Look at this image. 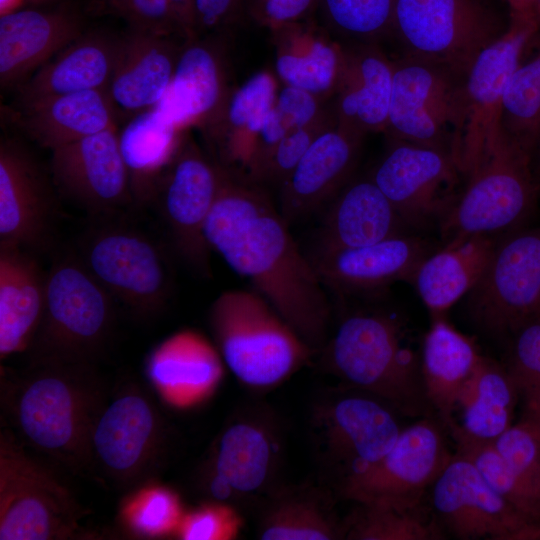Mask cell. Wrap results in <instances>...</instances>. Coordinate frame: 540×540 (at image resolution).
<instances>
[{
    "label": "cell",
    "mask_w": 540,
    "mask_h": 540,
    "mask_svg": "<svg viewBox=\"0 0 540 540\" xmlns=\"http://www.w3.org/2000/svg\"><path fill=\"white\" fill-rule=\"evenodd\" d=\"M220 167L204 227L210 250L248 279L314 352L322 350L330 321L325 284L264 187Z\"/></svg>",
    "instance_id": "6da1fadb"
},
{
    "label": "cell",
    "mask_w": 540,
    "mask_h": 540,
    "mask_svg": "<svg viewBox=\"0 0 540 540\" xmlns=\"http://www.w3.org/2000/svg\"><path fill=\"white\" fill-rule=\"evenodd\" d=\"M15 382L10 412L19 441L59 461L82 464L102 403L90 363L33 361Z\"/></svg>",
    "instance_id": "7a4b0ae2"
},
{
    "label": "cell",
    "mask_w": 540,
    "mask_h": 540,
    "mask_svg": "<svg viewBox=\"0 0 540 540\" xmlns=\"http://www.w3.org/2000/svg\"><path fill=\"white\" fill-rule=\"evenodd\" d=\"M323 349L330 368L352 388L406 416H424L431 408L420 359L396 317L381 312L349 315Z\"/></svg>",
    "instance_id": "3957f363"
},
{
    "label": "cell",
    "mask_w": 540,
    "mask_h": 540,
    "mask_svg": "<svg viewBox=\"0 0 540 540\" xmlns=\"http://www.w3.org/2000/svg\"><path fill=\"white\" fill-rule=\"evenodd\" d=\"M208 320L222 360L253 388L282 382L314 352L257 291L222 292L212 302Z\"/></svg>",
    "instance_id": "277c9868"
},
{
    "label": "cell",
    "mask_w": 540,
    "mask_h": 540,
    "mask_svg": "<svg viewBox=\"0 0 540 540\" xmlns=\"http://www.w3.org/2000/svg\"><path fill=\"white\" fill-rule=\"evenodd\" d=\"M115 301L77 253L55 257L47 270L42 320L30 347L33 361L91 363L110 336Z\"/></svg>",
    "instance_id": "5b68a950"
},
{
    "label": "cell",
    "mask_w": 540,
    "mask_h": 540,
    "mask_svg": "<svg viewBox=\"0 0 540 540\" xmlns=\"http://www.w3.org/2000/svg\"><path fill=\"white\" fill-rule=\"evenodd\" d=\"M467 178L464 190L440 221L447 240L520 229L540 196L532 157L504 133Z\"/></svg>",
    "instance_id": "8992f818"
},
{
    "label": "cell",
    "mask_w": 540,
    "mask_h": 540,
    "mask_svg": "<svg viewBox=\"0 0 540 540\" xmlns=\"http://www.w3.org/2000/svg\"><path fill=\"white\" fill-rule=\"evenodd\" d=\"M114 218L96 220L76 253L115 300L139 315H154L171 293L167 258L148 234Z\"/></svg>",
    "instance_id": "52a82bcc"
},
{
    "label": "cell",
    "mask_w": 540,
    "mask_h": 540,
    "mask_svg": "<svg viewBox=\"0 0 540 540\" xmlns=\"http://www.w3.org/2000/svg\"><path fill=\"white\" fill-rule=\"evenodd\" d=\"M81 516L69 489L32 458L8 431L0 438V539L74 536Z\"/></svg>",
    "instance_id": "ba28073f"
},
{
    "label": "cell",
    "mask_w": 540,
    "mask_h": 540,
    "mask_svg": "<svg viewBox=\"0 0 540 540\" xmlns=\"http://www.w3.org/2000/svg\"><path fill=\"white\" fill-rule=\"evenodd\" d=\"M506 29L479 0H395L391 33L406 55L464 77Z\"/></svg>",
    "instance_id": "9c48e42d"
},
{
    "label": "cell",
    "mask_w": 540,
    "mask_h": 540,
    "mask_svg": "<svg viewBox=\"0 0 540 540\" xmlns=\"http://www.w3.org/2000/svg\"><path fill=\"white\" fill-rule=\"evenodd\" d=\"M538 31L536 21L510 19L505 32L479 53L463 77L461 118L452 155L464 176L477 168L503 135L506 84Z\"/></svg>",
    "instance_id": "30bf717a"
},
{
    "label": "cell",
    "mask_w": 540,
    "mask_h": 540,
    "mask_svg": "<svg viewBox=\"0 0 540 540\" xmlns=\"http://www.w3.org/2000/svg\"><path fill=\"white\" fill-rule=\"evenodd\" d=\"M220 180V165L206 155L187 129L152 200L174 251L202 276L210 273L211 250L204 227L217 197Z\"/></svg>",
    "instance_id": "8fae6325"
},
{
    "label": "cell",
    "mask_w": 540,
    "mask_h": 540,
    "mask_svg": "<svg viewBox=\"0 0 540 540\" xmlns=\"http://www.w3.org/2000/svg\"><path fill=\"white\" fill-rule=\"evenodd\" d=\"M462 80L440 65L410 55L393 61L385 133L452 155L461 118Z\"/></svg>",
    "instance_id": "7c38bea8"
},
{
    "label": "cell",
    "mask_w": 540,
    "mask_h": 540,
    "mask_svg": "<svg viewBox=\"0 0 540 540\" xmlns=\"http://www.w3.org/2000/svg\"><path fill=\"white\" fill-rule=\"evenodd\" d=\"M468 311L483 331L512 334L540 316V225L517 229L498 243L476 285Z\"/></svg>",
    "instance_id": "4fadbf2b"
},
{
    "label": "cell",
    "mask_w": 540,
    "mask_h": 540,
    "mask_svg": "<svg viewBox=\"0 0 540 540\" xmlns=\"http://www.w3.org/2000/svg\"><path fill=\"white\" fill-rule=\"evenodd\" d=\"M451 456L439 426L422 418L403 428L379 461L342 478L340 494L356 504L421 508L424 494Z\"/></svg>",
    "instance_id": "5bb4252c"
},
{
    "label": "cell",
    "mask_w": 540,
    "mask_h": 540,
    "mask_svg": "<svg viewBox=\"0 0 540 540\" xmlns=\"http://www.w3.org/2000/svg\"><path fill=\"white\" fill-rule=\"evenodd\" d=\"M51 174L20 140L0 141V246L33 254L50 250L59 218Z\"/></svg>",
    "instance_id": "9a60e30c"
},
{
    "label": "cell",
    "mask_w": 540,
    "mask_h": 540,
    "mask_svg": "<svg viewBox=\"0 0 540 540\" xmlns=\"http://www.w3.org/2000/svg\"><path fill=\"white\" fill-rule=\"evenodd\" d=\"M462 174L451 154L389 138V145L369 177L406 225L440 221L460 194Z\"/></svg>",
    "instance_id": "2e32d148"
},
{
    "label": "cell",
    "mask_w": 540,
    "mask_h": 540,
    "mask_svg": "<svg viewBox=\"0 0 540 540\" xmlns=\"http://www.w3.org/2000/svg\"><path fill=\"white\" fill-rule=\"evenodd\" d=\"M48 169L59 196L95 220L134 204L117 126L52 150Z\"/></svg>",
    "instance_id": "e0dca14e"
},
{
    "label": "cell",
    "mask_w": 540,
    "mask_h": 540,
    "mask_svg": "<svg viewBox=\"0 0 540 540\" xmlns=\"http://www.w3.org/2000/svg\"><path fill=\"white\" fill-rule=\"evenodd\" d=\"M429 490L442 524L459 539H529L537 525L495 492L475 465L457 452Z\"/></svg>",
    "instance_id": "ac0fdd59"
},
{
    "label": "cell",
    "mask_w": 540,
    "mask_h": 540,
    "mask_svg": "<svg viewBox=\"0 0 540 540\" xmlns=\"http://www.w3.org/2000/svg\"><path fill=\"white\" fill-rule=\"evenodd\" d=\"M394 411L362 391L337 396L316 409L320 446L342 478L379 461L393 447L403 429Z\"/></svg>",
    "instance_id": "d6986e66"
},
{
    "label": "cell",
    "mask_w": 540,
    "mask_h": 540,
    "mask_svg": "<svg viewBox=\"0 0 540 540\" xmlns=\"http://www.w3.org/2000/svg\"><path fill=\"white\" fill-rule=\"evenodd\" d=\"M232 34L208 33L184 39L170 86L156 109L180 130L206 127L225 104Z\"/></svg>",
    "instance_id": "ffe728a7"
},
{
    "label": "cell",
    "mask_w": 540,
    "mask_h": 540,
    "mask_svg": "<svg viewBox=\"0 0 540 540\" xmlns=\"http://www.w3.org/2000/svg\"><path fill=\"white\" fill-rule=\"evenodd\" d=\"M162 436L161 418L139 390L101 403L89 436L88 458L115 481H130L148 466Z\"/></svg>",
    "instance_id": "44dd1931"
},
{
    "label": "cell",
    "mask_w": 540,
    "mask_h": 540,
    "mask_svg": "<svg viewBox=\"0 0 540 540\" xmlns=\"http://www.w3.org/2000/svg\"><path fill=\"white\" fill-rule=\"evenodd\" d=\"M184 39L129 28L119 36L106 89L117 122L155 108L167 92Z\"/></svg>",
    "instance_id": "7402d4cb"
},
{
    "label": "cell",
    "mask_w": 540,
    "mask_h": 540,
    "mask_svg": "<svg viewBox=\"0 0 540 540\" xmlns=\"http://www.w3.org/2000/svg\"><path fill=\"white\" fill-rule=\"evenodd\" d=\"M363 140L336 123L313 140L278 189V209L289 225L328 204L352 180Z\"/></svg>",
    "instance_id": "603a6c76"
},
{
    "label": "cell",
    "mask_w": 540,
    "mask_h": 540,
    "mask_svg": "<svg viewBox=\"0 0 540 540\" xmlns=\"http://www.w3.org/2000/svg\"><path fill=\"white\" fill-rule=\"evenodd\" d=\"M279 447L269 425L241 417L220 434L206 479L208 495L220 503L261 493L277 469Z\"/></svg>",
    "instance_id": "cb8c5ba5"
},
{
    "label": "cell",
    "mask_w": 540,
    "mask_h": 540,
    "mask_svg": "<svg viewBox=\"0 0 540 540\" xmlns=\"http://www.w3.org/2000/svg\"><path fill=\"white\" fill-rule=\"evenodd\" d=\"M84 32L82 17L68 6L16 8L1 14V87L17 89Z\"/></svg>",
    "instance_id": "d4e9b609"
},
{
    "label": "cell",
    "mask_w": 540,
    "mask_h": 540,
    "mask_svg": "<svg viewBox=\"0 0 540 540\" xmlns=\"http://www.w3.org/2000/svg\"><path fill=\"white\" fill-rule=\"evenodd\" d=\"M393 85V61L376 43L344 45L340 79L331 99L336 124L366 136L385 132Z\"/></svg>",
    "instance_id": "484cf974"
},
{
    "label": "cell",
    "mask_w": 540,
    "mask_h": 540,
    "mask_svg": "<svg viewBox=\"0 0 540 540\" xmlns=\"http://www.w3.org/2000/svg\"><path fill=\"white\" fill-rule=\"evenodd\" d=\"M424 241L396 235L363 247L308 256L327 286L343 292H365L396 281H412L428 256Z\"/></svg>",
    "instance_id": "4316f807"
},
{
    "label": "cell",
    "mask_w": 540,
    "mask_h": 540,
    "mask_svg": "<svg viewBox=\"0 0 540 540\" xmlns=\"http://www.w3.org/2000/svg\"><path fill=\"white\" fill-rule=\"evenodd\" d=\"M275 73L262 70L232 88L216 117L201 132L218 164L241 176L279 92Z\"/></svg>",
    "instance_id": "83f0119b"
},
{
    "label": "cell",
    "mask_w": 540,
    "mask_h": 540,
    "mask_svg": "<svg viewBox=\"0 0 540 540\" xmlns=\"http://www.w3.org/2000/svg\"><path fill=\"white\" fill-rule=\"evenodd\" d=\"M405 226L369 175L354 179L328 203L311 255L374 244L404 234Z\"/></svg>",
    "instance_id": "f1b7e54d"
},
{
    "label": "cell",
    "mask_w": 540,
    "mask_h": 540,
    "mask_svg": "<svg viewBox=\"0 0 540 540\" xmlns=\"http://www.w3.org/2000/svg\"><path fill=\"white\" fill-rule=\"evenodd\" d=\"M118 41L119 36L85 31L17 88V107L63 94L106 90Z\"/></svg>",
    "instance_id": "f546056e"
},
{
    "label": "cell",
    "mask_w": 540,
    "mask_h": 540,
    "mask_svg": "<svg viewBox=\"0 0 540 540\" xmlns=\"http://www.w3.org/2000/svg\"><path fill=\"white\" fill-rule=\"evenodd\" d=\"M271 33L279 82L331 101L343 67L344 45L312 17Z\"/></svg>",
    "instance_id": "4dcf8cb0"
},
{
    "label": "cell",
    "mask_w": 540,
    "mask_h": 540,
    "mask_svg": "<svg viewBox=\"0 0 540 540\" xmlns=\"http://www.w3.org/2000/svg\"><path fill=\"white\" fill-rule=\"evenodd\" d=\"M46 275L36 255L0 246V357L30 349L45 304Z\"/></svg>",
    "instance_id": "1f68e13d"
},
{
    "label": "cell",
    "mask_w": 540,
    "mask_h": 540,
    "mask_svg": "<svg viewBox=\"0 0 540 540\" xmlns=\"http://www.w3.org/2000/svg\"><path fill=\"white\" fill-rule=\"evenodd\" d=\"M15 115L18 127L50 151L118 124L106 90L49 97L17 107Z\"/></svg>",
    "instance_id": "d6a6232c"
},
{
    "label": "cell",
    "mask_w": 540,
    "mask_h": 540,
    "mask_svg": "<svg viewBox=\"0 0 540 540\" xmlns=\"http://www.w3.org/2000/svg\"><path fill=\"white\" fill-rule=\"evenodd\" d=\"M497 243L492 235L453 237L420 263L411 282L432 318L445 317L446 311L473 289Z\"/></svg>",
    "instance_id": "836d02e7"
},
{
    "label": "cell",
    "mask_w": 540,
    "mask_h": 540,
    "mask_svg": "<svg viewBox=\"0 0 540 540\" xmlns=\"http://www.w3.org/2000/svg\"><path fill=\"white\" fill-rule=\"evenodd\" d=\"M483 356L475 342L445 317L432 318L421 349L426 398L445 426L454 420L459 395Z\"/></svg>",
    "instance_id": "e575fe53"
},
{
    "label": "cell",
    "mask_w": 540,
    "mask_h": 540,
    "mask_svg": "<svg viewBox=\"0 0 540 540\" xmlns=\"http://www.w3.org/2000/svg\"><path fill=\"white\" fill-rule=\"evenodd\" d=\"M184 131L168 122L156 107L122 124L118 130L119 146L134 204L140 206L152 202L158 182Z\"/></svg>",
    "instance_id": "d590c367"
},
{
    "label": "cell",
    "mask_w": 540,
    "mask_h": 540,
    "mask_svg": "<svg viewBox=\"0 0 540 540\" xmlns=\"http://www.w3.org/2000/svg\"><path fill=\"white\" fill-rule=\"evenodd\" d=\"M516 387L506 368L483 356L458 398L461 422L446 425L478 441L493 442L511 424Z\"/></svg>",
    "instance_id": "8d00e7d4"
},
{
    "label": "cell",
    "mask_w": 540,
    "mask_h": 540,
    "mask_svg": "<svg viewBox=\"0 0 540 540\" xmlns=\"http://www.w3.org/2000/svg\"><path fill=\"white\" fill-rule=\"evenodd\" d=\"M257 535L262 540L344 539V525L324 495L297 489L280 492L269 501Z\"/></svg>",
    "instance_id": "74e56055"
},
{
    "label": "cell",
    "mask_w": 540,
    "mask_h": 540,
    "mask_svg": "<svg viewBox=\"0 0 540 540\" xmlns=\"http://www.w3.org/2000/svg\"><path fill=\"white\" fill-rule=\"evenodd\" d=\"M151 379L177 394L205 391L221 375V355L203 336L179 332L162 342L148 360Z\"/></svg>",
    "instance_id": "f35d334b"
},
{
    "label": "cell",
    "mask_w": 540,
    "mask_h": 540,
    "mask_svg": "<svg viewBox=\"0 0 540 540\" xmlns=\"http://www.w3.org/2000/svg\"><path fill=\"white\" fill-rule=\"evenodd\" d=\"M534 43L535 53L509 77L501 115L503 133L531 157L540 136V30Z\"/></svg>",
    "instance_id": "ab89813d"
},
{
    "label": "cell",
    "mask_w": 540,
    "mask_h": 540,
    "mask_svg": "<svg viewBox=\"0 0 540 540\" xmlns=\"http://www.w3.org/2000/svg\"><path fill=\"white\" fill-rule=\"evenodd\" d=\"M343 525L344 539L352 540H434L444 536L423 507L358 504Z\"/></svg>",
    "instance_id": "60d3db41"
},
{
    "label": "cell",
    "mask_w": 540,
    "mask_h": 540,
    "mask_svg": "<svg viewBox=\"0 0 540 540\" xmlns=\"http://www.w3.org/2000/svg\"><path fill=\"white\" fill-rule=\"evenodd\" d=\"M456 443V452L469 459L487 483L534 524L540 523V492L520 477L502 458L493 442L469 438L448 429Z\"/></svg>",
    "instance_id": "b9f144b4"
},
{
    "label": "cell",
    "mask_w": 540,
    "mask_h": 540,
    "mask_svg": "<svg viewBox=\"0 0 540 540\" xmlns=\"http://www.w3.org/2000/svg\"><path fill=\"white\" fill-rule=\"evenodd\" d=\"M395 0H320L324 26L352 43H376L391 33Z\"/></svg>",
    "instance_id": "7bdbcfd3"
},
{
    "label": "cell",
    "mask_w": 540,
    "mask_h": 540,
    "mask_svg": "<svg viewBox=\"0 0 540 540\" xmlns=\"http://www.w3.org/2000/svg\"><path fill=\"white\" fill-rule=\"evenodd\" d=\"M506 369L523 401V417L540 424V316L512 334Z\"/></svg>",
    "instance_id": "ee69618b"
},
{
    "label": "cell",
    "mask_w": 540,
    "mask_h": 540,
    "mask_svg": "<svg viewBox=\"0 0 540 540\" xmlns=\"http://www.w3.org/2000/svg\"><path fill=\"white\" fill-rule=\"evenodd\" d=\"M335 123L332 114L314 125L289 132L250 169L245 178L262 187L279 189L313 140Z\"/></svg>",
    "instance_id": "f6af8a7d"
},
{
    "label": "cell",
    "mask_w": 540,
    "mask_h": 540,
    "mask_svg": "<svg viewBox=\"0 0 540 540\" xmlns=\"http://www.w3.org/2000/svg\"><path fill=\"white\" fill-rule=\"evenodd\" d=\"M493 445L508 465L540 492V424L522 417L500 434Z\"/></svg>",
    "instance_id": "bcb514c9"
},
{
    "label": "cell",
    "mask_w": 540,
    "mask_h": 540,
    "mask_svg": "<svg viewBox=\"0 0 540 540\" xmlns=\"http://www.w3.org/2000/svg\"><path fill=\"white\" fill-rule=\"evenodd\" d=\"M273 109L288 133L314 125L333 114L331 101L286 85L279 89Z\"/></svg>",
    "instance_id": "7dc6e473"
},
{
    "label": "cell",
    "mask_w": 540,
    "mask_h": 540,
    "mask_svg": "<svg viewBox=\"0 0 540 540\" xmlns=\"http://www.w3.org/2000/svg\"><path fill=\"white\" fill-rule=\"evenodd\" d=\"M103 2L108 12L124 19L129 28L180 37L170 0H103Z\"/></svg>",
    "instance_id": "c3c4849f"
},
{
    "label": "cell",
    "mask_w": 540,
    "mask_h": 540,
    "mask_svg": "<svg viewBox=\"0 0 540 540\" xmlns=\"http://www.w3.org/2000/svg\"><path fill=\"white\" fill-rule=\"evenodd\" d=\"M320 0H248V19L270 32L312 17Z\"/></svg>",
    "instance_id": "681fc988"
},
{
    "label": "cell",
    "mask_w": 540,
    "mask_h": 540,
    "mask_svg": "<svg viewBox=\"0 0 540 540\" xmlns=\"http://www.w3.org/2000/svg\"><path fill=\"white\" fill-rule=\"evenodd\" d=\"M248 0H196V35L229 33L248 19Z\"/></svg>",
    "instance_id": "f907efd6"
},
{
    "label": "cell",
    "mask_w": 540,
    "mask_h": 540,
    "mask_svg": "<svg viewBox=\"0 0 540 540\" xmlns=\"http://www.w3.org/2000/svg\"><path fill=\"white\" fill-rule=\"evenodd\" d=\"M175 504L171 495L163 491L150 494L139 509L136 523L143 531L162 529L173 517Z\"/></svg>",
    "instance_id": "816d5d0a"
},
{
    "label": "cell",
    "mask_w": 540,
    "mask_h": 540,
    "mask_svg": "<svg viewBox=\"0 0 540 540\" xmlns=\"http://www.w3.org/2000/svg\"><path fill=\"white\" fill-rule=\"evenodd\" d=\"M222 520L219 512L204 509L193 514L185 523L183 538L188 540H208L220 535Z\"/></svg>",
    "instance_id": "f5cc1de1"
},
{
    "label": "cell",
    "mask_w": 540,
    "mask_h": 540,
    "mask_svg": "<svg viewBox=\"0 0 540 540\" xmlns=\"http://www.w3.org/2000/svg\"><path fill=\"white\" fill-rule=\"evenodd\" d=\"M196 0H170L178 35L182 39L196 36Z\"/></svg>",
    "instance_id": "db71d44e"
},
{
    "label": "cell",
    "mask_w": 540,
    "mask_h": 540,
    "mask_svg": "<svg viewBox=\"0 0 540 540\" xmlns=\"http://www.w3.org/2000/svg\"><path fill=\"white\" fill-rule=\"evenodd\" d=\"M506 1L510 8V19L533 20L537 22V7L539 0Z\"/></svg>",
    "instance_id": "11a10c76"
},
{
    "label": "cell",
    "mask_w": 540,
    "mask_h": 540,
    "mask_svg": "<svg viewBox=\"0 0 540 540\" xmlns=\"http://www.w3.org/2000/svg\"><path fill=\"white\" fill-rule=\"evenodd\" d=\"M532 170L540 190V136L532 156Z\"/></svg>",
    "instance_id": "9f6ffc18"
},
{
    "label": "cell",
    "mask_w": 540,
    "mask_h": 540,
    "mask_svg": "<svg viewBox=\"0 0 540 540\" xmlns=\"http://www.w3.org/2000/svg\"><path fill=\"white\" fill-rule=\"evenodd\" d=\"M537 22H538L539 30H540V0L538 2V7H537Z\"/></svg>",
    "instance_id": "6f0895ef"
},
{
    "label": "cell",
    "mask_w": 540,
    "mask_h": 540,
    "mask_svg": "<svg viewBox=\"0 0 540 540\" xmlns=\"http://www.w3.org/2000/svg\"><path fill=\"white\" fill-rule=\"evenodd\" d=\"M35 1H46V0H35Z\"/></svg>",
    "instance_id": "680465c9"
}]
</instances>
